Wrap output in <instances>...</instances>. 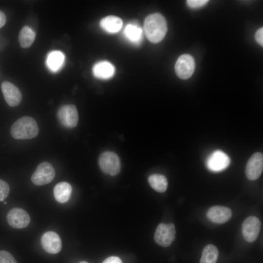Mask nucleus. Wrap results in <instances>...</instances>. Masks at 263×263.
<instances>
[{
	"label": "nucleus",
	"mask_w": 263,
	"mask_h": 263,
	"mask_svg": "<svg viewBox=\"0 0 263 263\" xmlns=\"http://www.w3.org/2000/svg\"><path fill=\"white\" fill-rule=\"evenodd\" d=\"M230 162V158L226 153L222 150H216L208 156L206 164L209 170L219 172L225 169L229 166Z\"/></svg>",
	"instance_id": "6e6552de"
},
{
	"label": "nucleus",
	"mask_w": 263,
	"mask_h": 263,
	"mask_svg": "<svg viewBox=\"0 0 263 263\" xmlns=\"http://www.w3.org/2000/svg\"><path fill=\"white\" fill-rule=\"evenodd\" d=\"M98 164L103 172L111 176L117 175L120 170L119 158L117 154L112 151L102 153L99 158Z\"/></svg>",
	"instance_id": "7ed1b4c3"
},
{
	"label": "nucleus",
	"mask_w": 263,
	"mask_h": 263,
	"mask_svg": "<svg viewBox=\"0 0 263 263\" xmlns=\"http://www.w3.org/2000/svg\"><path fill=\"white\" fill-rule=\"evenodd\" d=\"M175 228L172 223L160 224L157 227L154 233L155 242L163 247H168L175 238Z\"/></svg>",
	"instance_id": "20e7f679"
},
{
	"label": "nucleus",
	"mask_w": 263,
	"mask_h": 263,
	"mask_svg": "<svg viewBox=\"0 0 263 263\" xmlns=\"http://www.w3.org/2000/svg\"><path fill=\"white\" fill-rule=\"evenodd\" d=\"M148 182L150 186L159 192H165L168 188V181L166 177L161 174H153L148 178Z\"/></svg>",
	"instance_id": "aec40b11"
},
{
	"label": "nucleus",
	"mask_w": 263,
	"mask_h": 263,
	"mask_svg": "<svg viewBox=\"0 0 263 263\" xmlns=\"http://www.w3.org/2000/svg\"><path fill=\"white\" fill-rule=\"evenodd\" d=\"M0 263H18V262L9 252L5 250H0Z\"/></svg>",
	"instance_id": "b1692460"
},
{
	"label": "nucleus",
	"mask_w": 263,
	"mask_h": 263,
	"mask_svg": "<svg viewBox=\"0 0 263 263\" xmlns=\"http://www.w3.org/2000/svg\"><path fill=\"white\" fill-rule=\"evenodd\" d=\"M72 191L70 184L66 182H59L54 188L55 198L59 203H66L70 199Z\"/></svg>",
	"instance_id": "dca6fc26"
},
{
	"label": "nucleus",
	"mask_w": 263,
	"mask_h": 263,
	"mask_svg": "<svg viewBox=\"0 0 263 263\" xmlns=\"http://www.w3.org/2000/svg\"><path fill=\"white\" fill-rule=\"evenodd\" d=\"M55 176V170L49 163H40L31 176L32 182L36 185L47 184L53 181Z\"/></svg>",
	"instance_id": "423d86ee"
},
{
	"label": "nucleus",
	"mask_w": 263,
	"mask_h": 263,
	"mask_svg": "<svg viewBox=\"0 0 263 263\" xmlns=\"http://www.w3.org/2000/svg\"><path fill=\"white\" fill-rule=\"evenodd\" d=\"M64 55L59 51H53L48 54L46 63L49 70L54 72L59 70L64 63Z\"/></svg>",
	"instance_id": "a211bd4d"
},
{
	"label": "nucleus",
	"mask_w": 263,
	"mask_h": 263,
	"mask_svg": "<svg viewBox=\"0 0 263 263\" xmlns=\"http://www.w3.org/2000/svg\"><path fill=\"white\" fill-rule=\"evenodd\" d=\"M255 39L256 41L262 46H263V28L259 29L255 34Z\"/></svg>",
	"instance_id": "a878e982"
},
{
	"label": "nucleus",
	"mask_w": 263,
	"mask_h": 263,
	"mask_svg": "<svg viewBox=\"0 0 263 263\" xmlns=\"http://www.w3.org/2000/svg\"><path fill=\"white\" fill-rule=\"evenodd\" d=\"M207 216V218L213 223L223 224L230 219L232 216V211L227 207L215 206L208 209Z\"/></svg>",
	"instance_id": "4468645a"
},
{
	"label": "nucleus",
	"mask_w": 263,
	"mask_h": 263,
	"mask_svg": "<svg viewBox=\"0 0 263 263\" xmlns=\"http://www.w3.org/2000/svg\"><path fill=\"white\" fill-rule=\"evenodd\" d=\"M102 263H122V262L118 257L111 256L106 258Z\"/></svg>",
	"instance_id": "bb28decb"
},
{
	"label": "nucleus",
	"mask_w": 263,
	"mask_h": 263,
	"mask_svg": "<svg viewBox=\"0 0 263 263\" xmlns=\"http://www.w3.org/2000/svg\"><path fill=\"white\" fill-rule=\"evenodd\" d=\"M144 31L150 42L155 43L161 41L167 32L166 19L159 13L149 15L144 21Z\"/></svg>",
	"instance_id": "f257e3e1"
},
{
	"label": "nucleus",
	"mask_w": 263,
	"mask_h": 263,
	"mask_svg": "<svg viewBox=\"0 0 263 263\" xmlns=\"http://www.w3.org/2000/svg\"><path fill=\"white\" fill-rule=\"evenodd\" d=\"M208 0H188L187 4L191 8H199L205 5Z\"/></svg>",
	"instance_id": "393cba45"
},
{
	"label": "nucleus",
	"mask_w": 263,
	"mask_h": 263,
	"mask_svg": "<svg viewBox=\"0 0 263 263\" xmlns=\"http://www.w3.org/2000/svg\"><path fill=\"white\" fill-rule=\"evenodd\" d=\"M123 21L118 17L109 16L103 18L100 22V27L109 33H115L119 31L122 27Z\"/></svg>",
	"instance_id": "f3484780"
},
{
	"label": "nucleus",
	"mask_w": 263,
	"mask_h": 263,
	"mask_svg": "<svg viewBox=\"0 0 263 263\" xmlns=\"http://www.w3.org/2000/svg\"><path fill=\"white\" fill-rule=\"evenodd\" d=\"M195 63L193 57L188 54H183L177 59L175 65L177 75L182 79L190 78L194 73Z\"/></svg>",
	"instance_id": "0eeeda50"
},
{
	"label": "nucleus",
	"mask_w": 263,
	"mask_h": 263,
	"mask_svg": "<svg viewBox=\"0 0 263 263\" xmlns=\"http://www.w3.org/2000/svg\"><path fill=\"white\" fill-rule=\"evenodd\" d=\"M261 227L260 220L251 216L244 220L242 227V232L244 240L247 242H254L258 238Z\"/></svg>",
	"instance_id": "1a4fd4ad"
},
{
	"label": "nucleus",
	"mask_w": 263,
	"mask_h": 263,
	"mask_svg": "<svg viewBox=\"0 0 263 263\" xmlns=\"http://www.w3.org/2000/svg\"><path fill=\"white\" fill-rule=\"evenodd\" d=\"M39 132L36 120L31 117L23 116L12 125L10 129L12 136L16 139H28L35 137Z\"/></svg>",
	"instance_id": "f03ea898"
},
{
	"label": "nucleus",
	"mask_w": 263,
	"mask_h": 263,
	"mask_svg": "<svg viewBox=\"0 0 263 263\" xmlns=\"http://www.w3.org/2000/svg\"><path fill=\"white\" fill-rule=\"evenodd\" d=\"M36 37L35 32L28 26H24L20 30L19 40L21 47H29L33 44Z\"/></svg>",
	"instance_id": "412c9836"
},
{
	"label": "nucleus",
	"mask_w": 263,
	"mask_h": 263,
	"mask_svg": "<svg viewBox=\"0 0 263 263\" xmlns=\"http://www.w3.org/2000/svg\"><path fill=\"white\" fill-rule=\"evenodd\" d=\"M263 169V155L261 152H256L248 159L245 170L248 179L254 181L261 175Z\"/></svg>",
	"instance_id": "9d476101"
},
{
	"label": "nucleus",
	"mask_w": 263,
	"mask_h": 263,
	"mask_svg": "<svg viewBox=\"0 0 263 263\" xmlns=\"http://www.w3.org/2000/svg\"><path fill=\"white\" fill-rule=\"evenodd\" d=\"M9 192L10 188L7 183L0 179V202L7 197Z\"/></svg>",
	"instance_id": "5701e85b"
},
{
	"label": "nucleus",
	"mask_w": 263,
	"mask_h": 263,
	"mask_svg": "<svg viewBox=\"0 0 263 263\" xmlns=\"http://www.w3.org/2000/svg\"><path fill=\"white\" fill-rule=\"evenodd\" d=\"M1 89L7 103L11 107L19 105L22 99L19 90L12 83L4 81L1 85Z\"/></svg>",
	"instance_id": "ddd939ff"
},
{
	"label": "nucleus",
	"mask_w": 263,
	"mask_h": 263,
	"mask_svg": "<svg viewBox=\"0 0 263 263\" xmlns=\"http://www.w3.org/2000/svg\"><path fill=\"white\" fill-rule=\"evenodd\" d=\"M124 34L128 40L133 43L138 44L142 39L143 30L138 25L130 23L125 27Z\"/></svg>",
	"instance_id": "6ab92c4d"
},
{
	"label": "nucleus",
	"mask_w": 263,
	"mask_h": 263,
	"mask_svg": "<svg viewBox=\"0 0 263 263\" xmlns=\"http://www.w3.org/2000/svg\"><path fill=\"white\" fill-rule=\"evenodd\" d=\"M79 263H89L85 261H82V262H79Z\"/></svg>",
	"instance_id": "c85d7f7f"
},
{
	"label": "nucleus",
	"mask_w": 263,
	"mask_h": 263,
	"mask_svg": "<svg viewBox=\"0 0 263 263\" xmlns=\"http://www.w3.org/2000/svg\"><path fill=\"white\" fill-rule=\"evenodd\" d=\"M115 68L107 61H99L93 66V73L95 77L103 79H109L114 75Z\"/></svg>",
	"instance_id": "2eb2a0df"
},
{
	"label": "nucleus",
	"mask_w": 263,
	"mask_h": 263,
	"mask_svg": "<svg viewBox=\"0 0 263 263\" xmlns=\"http://www.w3.org/2000/svg\"><path fill=\"white\" fill-rule=\"evenodd\" d=\"M57 118L61 125L67 128H75L77 124L78 115L74 105H65L60 107L57 112Z\"/></svg>",
	"instance_id": "39448f33"
},
{
	"label": "nucleus",
	"mask_w": 263,
	"mask_h": 263,
	"mask_svg": "<svg viewBox=\"0 0 263 263\" xmlns=\"http://www.w3.org/2000/svg\"><path fill=\"white\" fill-rule=\"evenodd\" d=\"M4 204H7V202H4Z\"/></svg>",
	"instance_id": "c756f323"
},
{
	"label": "nucleus",
	"mask_w": 263,
	"mask_h": 263,
	"mask_svg": "<svg viewBox=\"0 0 263 263\" xmlns=\"http://www.w3.org/2000/svg\"><path fill=\"white\" fill-rule=\"evenodd\" d=\"M6 220L9 225L18 229L26 227L30 222V218L28 213L19 207L11 209L7 215Z\"/></svg>",
	"instance_id": "9b49d317"
},
{
	"label": "nucleus",
	"mask_w": 263,
	"mask_h": 263,
	"mask_svg": "<svg viewBox=\"0 0 263 263\" xmlns=\"http://www.w3.org/2000/svg\"><path fill=\"white\" fill-rule=\"evenodd\" d=\"M41 244L44 250L50 254L58 253L62 248L60 237L56 233L52 231H47L42 235Z\"/></svg>",
	"instance_id": "f8f14e48"
},
{
	"label": "nucleus",
	"mask_w": 263,
	"mask_h": 263,
	"mask_svg": "<svg viewBox=\"0 0 263 263\" xmlns=\"http://www.w3.org/2000/svg\"><path fill=\"white\" fill-rule=\"evenodd\" d=\"M218 256L217 248L214 245L208 244L203 250L200 263H216Z\"/></svg>",
	"instance_id": "4be33fe9"
},
{
	"label": "nucleus",
	"mask_w": 263,
	"mask_h": 263,
	"mask_svg": "<svg viewBox=\"0 0 263 263\" xmlns=\"http://www.w3.org/2000/svg\"><path fill=\"white\" fill-rule=\"evenodd\" d=\"M6 17L3 12L0 11V28H1L6 22Z\"/></svg>",
	"instance_id": "cd10ccee"
}]
</instances>
